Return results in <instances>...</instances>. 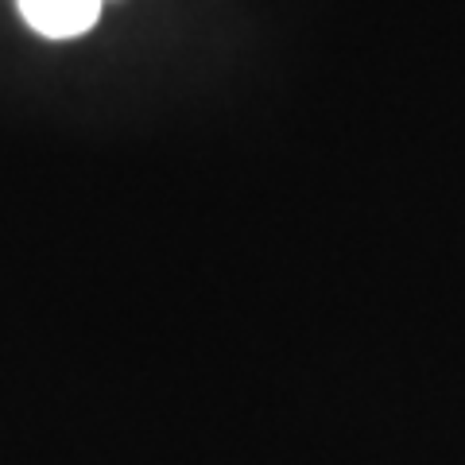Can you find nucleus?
Wrapping results in <instances>:
<instances>
[{
    "label": "nucleus",
    "instance_id": "f257e3e1",
    "mask_svg": "<svg viewBox=\"0 0 465 465\" xmlns=\"http://www.w3.org/2000/svg\"><path fill=\"white\" fill-rule=\"evenodd\" d=\"M20 8L43 35H78L94 27L101 0H20Z\"/></svg>",
    "mask_w": 465,
    "mask_h": 465
}]
</instances>
